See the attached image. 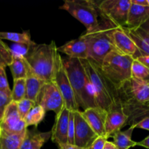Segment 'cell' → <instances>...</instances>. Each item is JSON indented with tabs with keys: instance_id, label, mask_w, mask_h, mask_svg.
<instances>
[{
	"instance_id": "cell-1",
	"label": "cell",
	"mask_w": 149,
	"mask_h": 149,
	"mask_svg": "<svg viewBox=\"0 0 149 149\" xmlns=\"http://www.w3.org/2000/svg\"><path fill=\"white\" fill-rule=\"evenodd\" d=\"M62 58L79 107L83 110L98 107L95 91L81 61L68 57Z\"/></svg>"
},
{
	"instance_id": "cell-2",
	"label": "cell",
	"mask_w": 149,
	"mask_h": 149,
	"mask_svg": "<svg viewBox=\"0 0 149 149\" xmlns=\"http://www.w3.org/2000/svg\"><path fill=\"white\" fill-rule=\"evenodd\" d=\"M80 61L95 91L97 106L107 111L119 101L118 90L105 77L100 65L90 58Z\"/></svg>"
},
{
	"instance_id": "cell-3",
	"label": "cell",
	"mask_w": 149,
	"mask_h": 149,
	"mask_svg": "<svg viewBox=\"0 0 149 149\" xmlns=\"http://www.w3.org/2000/svg\"><path fill=\"white\" fill-rule=\"evenodd\" d=\"M116 27H117L116 25L108 20H100L96 27L90 31H86L81 35L88 47L89 58L99 65H101L109 52L115 50L112 33Z\"/></svg>"
},
{
	"instance_id": "cell-4",
	"label": "cell",
	"mask_w": 149,
	"mask_h": 149,
	"mask_svg": "<svg viewBox=\"0 0 149 149\" xmlns=\"http://www.w3.org/2000/svg\"><path fill=\"white\" fill-rule=\"evenodd\" d=\"M57 48L54 41L49 44H36L25 58L31 72L45 82L52 81Z\"/></svg>"
},
{
	"instance_id": "cell-5",
	"label": "cell",
	"mask_w": 149,
	"mask_h": 149,
	"mask_svg": "<svg viewBox=\"0 0 149 149\" xmlns=\"http://www.w3.org/2000/svg\"><path fill=\"white\" fill-rule=\"evenodd\" d=\"M133 61L132 57L115 49L105 57L100 68L105 77L116 90H119L132 78L131 69Z\"/></svg>"
},
{
	"instance_id": "cell-6",
	"label": "cell",
	"mask_w": 149,
	"mask_h": 149,
	"mask_svg": "<svg viewBox=\"0 0 149 149\" xmlns=\"http://www.w3.org/2000/svg\"><path fill=\"white\" fill-rule=\"evenodd\" d=\"M65 10L77 20L81 22L87 31L98 25L99 15L96 1L93 0H65L60 7Z\"/></svg>"
},
{
	"instance_id": "cell-7",
	"label": "cell",
	"mask_w": 149,
	"mask_h": 149,
	"mask_svg": "<svg viewBox=\"0 0 149 149\" xmlns=\"http://www.w3.org/2000/svg\"><path fill=\"white\" fill-rule=\"evenodd\" d=\"M51 82L55 84L61 93L63 99L64 106L66 109L71 111H79V107L77 103L71 83L64 68L63 58L58 52H57L55 55L53 74Z\"/></svg>"
},
{
	"instance_id": "cell-8",
	"label": "cell",
	"mask_w": 149,
	"mask_h": 149,
	"mask_svg": "<svg viewBox=\"0 0 149 149\" xmlns=\"http://www.w3.org/2000/svg\"><path fill=\"white\" fill-rule=\"evenodd\" d=\"M100 20H108L119 27L126 26L130 0L96 1Z\"/></svg>"
},
{
	"instance_id": "cell-9",
	"label": "cell",
	"mask_w": 149,
	"mask_h": 149,
	"mask_svg": "<svg viewBox=\"0 0 149 149\" xmlns=\"http://www.w3.org/2000/svg\"><path fill=\"white\" fill-rule=\"evenodd\" d=\"M36 105L42 106L46 112L52 111L55 114L65 106L61 93L52 82H46L44 84Z\"/></svg>"
},
{
	"instance_id": "cell-10",
	"label": "cell",
	"mask_w": 149,
	"mask_h": 149,
	"mask_svg": "<svg viewBox=\"0 0 149 149\" xmlns=\"http://www.w3.org/2000/svg\"><path fill=\"white\" fill-rule=\"evenodd\" d=\"M75 116V135L74 145L82 148H90L98 135L94 132L80 111H74Z\"/></svg>"
},
{
	"instance_id": "cell-11",
	"label": "cell",
	"mask_w": 149,
	"mask_h": 149,
	"mask_svg": "<svg viewBox=\"0 0 149 149\" xmlns=\"http://www.w3.org/2000/svg\"><path fill=\"white\" fill-rule=\"evenodd\" d=\"M129 117L125 112L120 101L107 111L105 125L106 138H109L113 133L121 130V128L128 124Z\"/></svg>"
},
{
	"instance_id": "cell-12",
	"label": "cell",
	"mask_w": 149,
	"mask_h": 149,
	"mask_svg": "<svg viewBox=\"0 0 149 149\" xmlns=\"http://www.w3.org/2000/svg\"><path fill=\"white\" fill-rule=\"evenodd\" d=\"M0 128L10 133H19L27 129L24 119L19 114L15 102L12 101L6 109L0 122Z\"/></svg>"
},
{
	"instance_id": "cell-13",
	"label": "cell",
	"mask_w": 149,
	"mask_h": 149,
	"mask_svg": "<svg viewBox=\"0 0 149 149\" xmlns=\"http://www.w3.org/2000/svg\"><path fill=\"white\" fill-rule=\"evenodd\" d=\"M70 111L64 106L61 111L55 114V123L51 132V140L58 145L68 143V128Z\"/></svg>"
},
{
	"instance_id": "cell-14",
	"label": "cell",
	"mask_w": 149,
	"mask_h": 149,
	"mask_svg": "<svg viewBox=\"0 0 149 149\" xmlns=\"http://www.w3.org/2000/svg\"><path fill=\"white\" fill-rule=\"evenodd\" d=\"M112 39L115 49L124 55H130L134 59L140 57L135 43L122 27H116L112 33Z\"/></svg>"
},
{
	"instance_id": "cell-15",
	"label": "cell",
	"mask_w": 149,
	"mask_h": 149,
	"mask_svg": "<svg viewBox=\"0 0 149 149\" xmlns=\"http://www.w3.org/2000/svg\"><path fill=\"white\" fill-rule=\"evenodd\" d=\"M81 112L83 117L85 119L94 132L98 136L106 137L105 125L107 111L99 107H95L89 108Z\"/></svg>"
},
{
	"instance_id": "cell-16",
	"label": "cell",
	"mask_w": 149,
	"mask_h": 149,
	"mask_svg": "<svg viewBox=\"0 0 149 149\" xmlns=\"http://www.w3.org/2000/svg\"><path fill=\"white\" fill-rule=\"evenodd\" d=\"M58 52L65 54L68 58L79 60H87L89 58V50L85 39L80 36L73 39L57 48Z\"/></svg>"
},
{
	"instance_id": "cell-17",
	"label": "cell",
	"mask_w": 149,
	"mask_h": 149,
	"mask_svg": "<svg viewBox=\"0 0 149 149\" xmlns=\"http://www.w3.org/2000/svg\"><path fill=\"white\" fill-rule=\"evenodd\" d=\"M122 28L135 43L140 57L149 56V35L148 33L141 28L131 29L126 26Z\"/></svg>"
},
{
	"instance_id": "cell-18",
	"label": "cell",
	"mask_w": 149,
	"mask_h": 149,
	"mask_svg": "<svg viewBox=\"0 0 149 149\" xmlns=\"http://www.w3.org/2000/svg\"><path fill=\"white\" fill-rule=\"evenodd\" d=\"M51 138V132H41L35 130H26L20 149H41Z\"/></svg>"
},
{
	"instance_id": "cell-19",
	"label": "cell",
	"mask_w": 149,
	"mask_h": 149,
	"mask_svg": "<svg viewBox=\"0 0 149 149\" xmlns=\"http://www.w3.org/2000/svg\"><path fill=\"white\" fill-rule=\"evenodd\" d=\"M131 1V0H130ZM149 18V7L137 5L131 3L128 12L126 27L131 29L140 28Z\"/></svg>"
},
{
	"instance_id": "cell-20",
	"label": "cell",
	"mask_w": 149,
	"mask_h": 149,
	"mask_svg": "<svg viewBox=\"0 0 149 149\" xmlns=\"http://www.w3.org/2000/svg\"><path fill=\"white\" fill-rule=\"evenodd\" d=\"M26 79V98L32 100L36 104L39 94L45 81L40 79L31 72V69L28 72Z\"/></svg>"
},
{
	"instance_id": "cell-21",
	"label": "cell",
	"mask_w": 149,
	"mask_h": 149,
	"mask_svg": "<svg viewBox=\"0 0 149 149\" xmlns=\"http://www.w3.org/2000/svg\"><path fill=\"white\" fill-rule=\"evenodd\" d=\"M26 130L19 133H10L1 130L0 149H20Z\"/></svg>"
},
{
	"instance_id": "cell-22",
	"label": "cell",
	"mask_w": 149,
	"mask_h": 149,
	"mask_svg": "<svg viewBox=\"0 0 149 149\" xmlns=\"http://www.w3.org/2000/svg\"><path fill=\"white\" fill-rule=\"evenodd\" d=\"M136 128L135 124L132 125L127 130H119L112 135L113 144L117 149H129L137 146V142L132 140V135L134 130Z\"/></svg>"
},
{
	"instance_id": "cell-23",
	"label": "cell",
	"mask_w": 149,
	"mask_h": 149,
	"mask_svg": "<svg viewBox=\"0 0 149 149\" xmlns=\"http://www.w3.org/2000/svg\"><path fill=\"white\" fill-rule=\"evenodd\" d=\"M128 87L134 98L141 104L149 102V85L131 78L127 82Z\"/></svg>"
},
{
	"instance_id": "cell-24",
	"label": "cell",
	"mask_w": 149,
	"mask_h": 149,
	"mask_svg": "<svg viewBox=\"0 0 149 149\" xmlns=\"http://www.w3.org/2000/svg\"><path fill=\"white\" fill-rule=\"evenodd\" d=\"M13 75V80L26 79L29 67L25 58L20 57H13L11 64L9 65Z\"/></svg>"
},
{
	"instance_id": "cell-25",
	"label": "cell",
	"mask_w": 149,
	"mask_h": 149,
	"mask_svg": "<svg viewBox=\"0 0 149 149\" xmlns=\"http://www.w3.org/2000/svg\"><path fill=\"white\" fill-rule=\"evenodd\" d=\"M132 78L149 85V68L136 59H134L131 69Z\"/></svg>"
},
{
	"instance_id": "cell-26",
	"label": "cell",
	"mask_w": 149,
	"mask_h": 149,
	"mask_svg": "<svg viewBox=\"0 0 149 149\" xmlns=\"http://www.w3.org/2000/svg\"><path fill=\"white\" fill-rule=\"evenodd\" d=\"M46 111L42 106L39 105L33 106L24 119L27 128L29 126H35L36 127L43 120Z\"/></svg>"
},
{
	"instance_id": "cell-27",
	"label": "cell",
	"mask_w": 149,
	"mask_h": 149,
	"mask_svg": "<svg viewBox=\"0 0 149 149\" xmlns=\"http://www.w3.org/2000/svg\"><path fill=\"white\" fill-rule=\"evenodd\" d=\"M0 39L2 40L6 39V40L11 41L14 43L28 44V45H30V44L34 42L31 40L29 31H25L22 33L0 31Z\"/></svg>"
},
{
	"instance_id": "cell-28",
	"label": "cell",
	"mask_w": 149,
	"mask_h": 149,
	"mask_svg": "<svg viewBox=\"0 0 149 149\" xmlns=\"http://www.w3.org/2000/svg\"><path fill=\"white\" fill-rule=\"evenodd\" d=\"M26 97V79L14 80L13 89L12 90V99L13 101L17 102L23 100Z\"/></svg>"
},
{
	"instance_id": "cell-29",
	"label": "cell",
	"mask_w": 149,
	"mask_h": 149,
	"mask_svg": "<svg viewBox=\"0 0 149 149\" xmlns=\"http://www.w3.org/2000/svg\"><path fill=\"white\" fill-rule=\"evenodd\" d=\"M36 45L35 42L28 45V44H20V43H14L10 47L11 50L13 57H20V58H25L29 52H31L33 47Z\"/></svg>"
},
{
	"instance_id": "cell-30",
	"label": "cell",
	"mask_w": 149,
	"mask_h": 149,
	"mask_svg": "<svg viewBox=\"0 0 149 149\" xmlns=\"http://www.w3.org/2000/svg\"><path fill=\"white\" fill-rule=\"evenodd\" d=\"M13 55L10 47L0 39V68H6L11 64L13 61Z\"/></svg>"
},
{
	"instance_id": "cell-31",
	"label": "cell",
	"mask_w": 149,
	"mask_h": 149,
	"mask_svg": "<svg viewBox=\"0 0 149 149\" xmlns=\"http://www.w3.org/2000/svg\"><path fill=\"white\" fill-rule=\"evenodd\" d=\"M16 104H17L19 114H20V117L23 119H25V117H26V115L28 114V113L30 111L31 109L33 106H36V103H35L34 102L29 100V99L26 98V97L23 98V100L17 102Z\"/></svg>"
},
{
	"instance_id": "cell-32",
	"label": "cell",
	"mask_w": 149,
	"mask_h": 149,
	"mask_svg": "<svg viewBox=\"0 0 149 149\" xmlns=\"http://www.w3.org/2000/svg\"><path fill=\"white\" fill-rule=\"evenodd\" d=\"M12 101L11 90L8 91H0V122L2 119L6 109Z\"/></svg>"
},
{
	"instance_id": "cell-33",
	"label": "cell",
	"mask_w": 149,
	"mask_h": 149,
	"mask_svg": "<svg viewBox=\"0 0 149 149\" xmlns=\"http://www.w3.org/2000/svg\"><path fill=\"white\" fill-rule=\"evenodd\" d=\"M74 135H75V116H74V111H70L68 128V143L74 145Z\"/></svg>"
},
{
	"instance_id": "cell-34",
	"label": "cell",
	"mask_w": 149,
	"mask_h": 149,
	"mask_svg": "<svg viewBox=\"0 0 149 149\" xmlns=\"http://www.w3.org/2000/svg\"><path fill=\"white\" fill-rule=\"evenodd\" d=\"M10 90L7 81L5 68H0V91H8Z\"/></svg>"
},
{
	"instance_id": "cell-35",
	"label": "cell",
	"mask_w": 149,
	"mask_h": 149,
	"mask_svg": "<svg viewBox=\"0 0 149 149\" xmlns=\"http://www.w3.org/2000/svg\"><path fill=\"white\" fill-rule=\"evenodd\" d=\"M108 139L106 137L103 136H98L94 142L92 143L91 146L90 147V149H103L105 146V144L107 142Z\"/></svg>"
},
{
	"instance_id": "cell-36",
	"label": "cell",
	"mask_w": 149,
	"mask_h": 149,
	"mask_svg": "<svg viewBox=\"0 0 149 149\" xmlns=\"http://www.w3.org/2000/svg\"><path fill=\"white\" fill-rule=\"evenodd\" d=\"M136 128H140V129L146 130L149 131V116H146L143 119L140 120L138 123L135 124Z\"/></svg>"
},
{
	"instance_id": "cell-37",
	"label": "cell",
	"mask_w": 149,
	"mask_h": 149,
	"mask_svg": "<svg viewBox=\"0 0 149 149\" xmlns=\"http://www.w3.org/2000/svg\"><path fill=\"white\" fill-rule=\"evenodd\" d=\"M58 149H90V148H82V147L77 146L70 143L58 145Z\"/></svg>"
},
{
	"instance_id": "cell-38",
	"label": "cell",
	"mask_w": 149,
	"mask_h": 149,
	"mask_svg": "<svg viewBox=\"0 0 149 149\" xmlns=\"http://www.w3.org/2000/svg\"><path fill=\"white\" fill-rule=\"evenodd\" d=\"M137 146H140L149 149V135L148 137H146L145 139L141 141V142L137 143Z\"/></svg>"
},
{
	"instance_id": "cell-39",
	"label": "cell",
	"mask_w": 149,
	"mask_h": 149,
	"mask_svg": "<svg viewBox=\"0 0 149 149\" xmlns=\"http://www.w3.org/2000/svg\"><path fill=\"white\" fill-rule=\"evenodd\" d=\"M131 3L134 4H137V5L144 6V7L148 6L147 0H131Z\"/></svg>"
},
{
	"instance_id": "cell-40",
	"label": "cell",
	"mask_w": 149,
	"mask_h": 149,
	"mask_svg": "<svg viewBox=\"0 0 149 149\" xmlns=\"http://www.w3.org/2000/svg\"><path fill=\"white\" fill-rule=\"evenodd\" d=\"M136 60L139 61L140 62H141L149 68V56H141L137 58Z\"/></svg>"
},
{
	"instance_id": "cell-41",
	"label": "cell",
	"mask_w": 149,
	"mask_h": 149,
	"mask_svg": "<svg viewBox=\"0 0 149 149\" xmlns=\"http://www.w3.org/2000/svg\"><path fill=\"white\" fill-rule=\"evenodd\" d=\"M140 28L142 29L144 31L146 32V33L149 35V18Z\"/></svg>"
},
{
	"instance_id": "cell-42",
	"label": "cell",
	"mask_w": 149,
	"mask_h": 149,
	"mask_svg": "<svg viewBox=\"0 0 149 149\" xmlns=\"http://www.w3.org/2000/svg\"><path fill=\"white\" fill-rule=\"evenodd\" d=\"M103 149H117L116 146L113 144V142H110V141H107V142L105 144V146Z\"/></svg>"
},
{
	"instance_id": "cell-43",
	"label": "cell",
	"mask_w": 149,
	"mask_h": 149,
	"mask_svg": "<svg viewBox=\"0 0 149 149\" xmlns=\"http://www.w3.org/2000/svg\"><path fill=\"white\" fill-rule=\"evenodd\" d=\"M146 106H148V107L149 108V102H148V103H146Z\"/></svg>"
},
{
	"instance_id": "cell-44",
	"label": "cell",
	"mask_w": 149,
	"mask_h": 149,
	"mask_svg": "<svg viewBox=\"0 0 149 149\" xmlns=\"http://www.w3.org/2000/svg\"><path fill=\"white\" fill-rule=\"evenodd\" d=\"M147 2H148V7H149V0H147Z\"/></svg>"
},
{
	"instance_id": "cell-45",
	"label": "cell",
	"mask_w": 149,
	"mask_h": 149,
	"mask_svg": "<svg viewBox=\"0 0 149 149\" xmlns=\"http://www.w3.org/2000/svg\"><path fill=\"white\" fill-rule=\"evenodd\" d=\"M0 132H1V128H0Z\"/></svg>"
}]
</instances>
